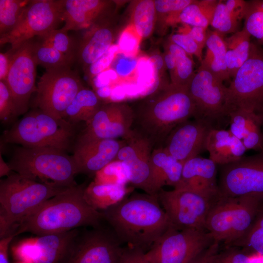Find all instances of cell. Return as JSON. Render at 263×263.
<instances>
[{
    "label": "cell",
    "mask_w": 263,
    "mask_h": 263,
    "mask_svg": "<svg viewBox=\"0 0 263 263\" xmlns=\"http://www.w3.org/2000/svg\"><path fill=\"white\" fill-rule=\"evenodd\" d=\"M101 212L122 244L145 253L172 225L157 194L132 192Z\"/></svg>",
    "instance_id": "1"
},
{
    "label": "cell",
    "mask_w": 263,
    "mask_h": 263,
    "mask_svg": "<svg viewBox=\"0 0 263 263\" xmlns=\"http://www.w3.org/2000/svg\"><path fill=\"white\" fill-rule=\"evenodd\" d=\"M132 107V130L148 139L153 148L163 146L176 126L195 115L188 87L171 83L158 88Z\"/></svg>",
    "instance_id": "2"
},
{
    "label": "cell",
    "mask_w": 263,
    "mask_h": 263,
    "mask_svg": "<svg viewBox=\"0 0 263 263\" xmlns=\"http://www.w3.org/2000/svg\"><path fill=\"white\" fill-rule=\"evenodd\" d=\"M86 186L82 184L68 188L47 200L20 221L17 226L15 236L26 232L42 236L81 226H102L104 215L85 200Z\"/></svg>",
    "instance_id": "3"
},
{
    "label": "cell",
    "mask_w": 263,
    "mask_h": 263,
    "mask_svg": "<svg viewBox=\"0 0 263 263\" xmlns=\"http://www.w3.org/2000/svg\"><path fill=\"white\" fill-rule=\"evenodd\" d=\"M67 188L36 181L15 172L1 179L0 239L14 234L21 221Z\"/></svg>",
    "instance_id": "4"
},
{
    "label": "cell",
    "mask_w": 263,
    "mask_h": 263,
    "mask_svg": "<svg viewBox=\"0 0 263 263\" xmlns=\"http://www.w3.org/2000/svg\"><path fill=\"white\" fill-rule=\"evenodd\" d=\"M7 163L14 172L36 181L62 188L77 185L75 160L60 150L18 147Z\"/></svg>",
    "instance_id": "5"
},
{
    "label": "cell",
    "mask_w": 263,
    "mask_h": 263,
    "mask_svg": "<svg viewBox=\"0 0 263 263\" xmlns=\"http://www.w3.org/2000/svg\"><path fill=\"white\" fill-rule=\"evenodd\" d=\"M75 125L39 109L26 113L4 132L0 141L28 148H51L66 151L72 146Z\"/></svg>",
    "instance_id": "6"
},
{
    "label": "cell",
    "mask_w": 263,
    "mask_h": 263,
    "mask_svg": "<svg viewBox=\"0 0 263 263\" xmlns=\"http://www.w3.org/2000/svg\"><path fill=\"white\" fill-rule=\"evenodd\" d=\"M263 199L219 195L207 214L205 229L214 241L227 245L242 237L251 227Z\"/></svg>",
    "instance_id": "7"
},
{
    "label": "cell",
    "mask_w": 263,
    "mask_h": 263,
    "mask_svg": "<svg viewBox=\"0 0 263 263\" xmlns=\"http://www.w3.org/2000/svg\"><path fill=\"white\" fill-rule=\"evenodd\" d=\"M214 242L206 230L171 225L145 256L150 263H188Z\"/></svg>",
    "instance_id": "8"
},
{
    "label": "cell",
    "mask_w": 263,
    "mask_h": 263,
    "mask_svg": "<svg viewBox=\"0 0 263 263\" xmlns=\"http://www.w3.org/2000/svg\"><path fill=\"white\" fill-rule=\"evenodd\" d=\"M84 87L70 67L46 70L38 82L36 105L44 113L63 119L66 109Z\"/></svg>",
    "instance_id": "9"
},
{
    "label": "cell",
    "mask_w": 263,
    "mask_h": 263,
    "mask_svg": "<svg viewBox=\"0 0 263 263\" xmlns=\"http://www.w3.org/2000/svg\"><path fill=\"white\" fill-rule=\"evenodd\" d=\"M220 79L202 65L188 83V89L195 105L194 119L212 128L228 118L225 87Z\"/></svg>",
    "instance_id": "10"
},
{
    "label": "cell",
    "mask_w": 263,
    "mask_h": 263,
    "mask_svg": "<svg viewBox=\"0 0 263 263\" xmlns=\"http://www.w3.org/2000/svg\"><path fill=\"white\" fill-rule=\"evenodd\" d=\"M263 98V48L251 42L249 55L227 87L229 112L237 108L255 110Z\"/></svg>",
    "instance_id": "11"
},
{
    "label": "cell",
    "mask_w": 263,
    "mask_h": 263,
    "mask_svg": "<svg viewBox=\"0 0 263 263\" xmlns=\"http://www.w3.org/2000/svg\"><path fill=\"white\" fill-rule=\"evenodd\" d=\"M158 197L171 225L180 229L206 230L207 214L213 199L187 189H161Z\"/></svg>",
    "instance_id": "12"
},
{
    "label": "cell",
    "mask_w": 263,
    "mask_h": 263,
    "mask_svg": "<svg viewBox=\"0 0 263 263\" xmlns=\"http://www.w3.org/2000/svg\"><path fill=\"white\" fill-rule=\"evenodd\" d=\"M62 20L59 0H31L16 26L0 37V44L17 48L24 42L56 29Z\"/></svg>",
    "instance_id": "13"
},
{
    "label": "cell",
    "mask_w": 263,
    "mask_h": 263,
    "mask_svg": "<svg viewBox=\"0 0 263 263\" xmlns=\"http://www.w3.org/2000/svg\"><path fill=\"white\" fill-rule=\"evenodd\" d=\"M218 188L223 197L263 199V150L222 165Z\"/></svg>",
    "instance_id": "14"
},
{
    "label": "cell",
    "mask_w": 263,
    "mask_h": 263,
    "mask_svg": "<svg viewBox=\"0 0 263 263\" xmlns=\"http://www.w3.org/2000/svg\"><path fill=\"white\" fill-rule=\"evenodd\" d=\"M132 106L119 102L103 103L78 135L77 142L95 140H127L132 136Z\"/></svg>",
    "instance_id": "15"
},
{
    "label": "cell",
    "mask_w": 263,
    "mask_h": 263,
    "mask_svg": "<svg viewBox=\"0 0 263 263\" xmlns=\"http://www.w3.org/2000/svg\"><path fill=\"white\" fill-rule=\"evenodd\" d=\"M121 244L112 229L103 226L80 230L68 263H118Z\"/></svg>",
    "instance_id": "16"
},
{
    "label": "cell",
    "mask_w": 263,
    "mask_h": 263,
    "mask_svg": "<svg viewBox=\"0 0 263 263\" xmlns=\"http://www.w3.org/2000/svg\"><path fill=\"white\" fill-rule=\"evenodd\" d=\"M34 40L27 41L15 49L5 80L19 115L28 109L30 97L36 92V66L33 54Z\"/></svg>",
    "instance_id": "17"
},
{
    "label": "cell",
    "mask_w": 263,
    "mask_h": 263,
    "mask_svg": "<svg viewBox=\"0 0 263 263\" xmlns=\"http://www.w3.org/2000/svg\"><path fill=\"white\" fill-rule=\"evenodd\" d=\"M126 141L115 159L124 162L128 167L130 183L132 187L141 189L148 194H156L152 189L150 164L153 149L152 144L134 131Z\"/></svg>",
    "instance_id": "18"
},
{
    "label": "cell",
    "mask_w": 263,
    "mask_h": 263,
    "mask_svg": "<svg viewBox=\"0 0 263 263\" xmlns=\"http://www.w3.org/2000/svg\"><path fill=\"white\" fill-rule=\"evenodd\" d=\"M212 128L201 120L188 119L171 131L163 147L170 154L184 164L206 150L207 136Z\"/></svg>",
    "instance_id": "19"
},
{
    "label": "cell",
    "mask_w": 263,
    "mask_h": 263,
    "mask_svg": "<svg viewBox=\"0 0 263 263\" xmlns=\"http://www.w3.org/2000/svg\"><path fill=\"white\" fill-rule=\"evenodd\" d=\"M62 28L68 32L87 29L97 22L114 16L117 2L108 0H59Z\"/></svg>",
    "instance_id": "20"
},
{
    "label": "cell",
    "mask_w": 263,
    "mask_h": 263,
    "mask_svg": "<svg viewBox=\"0 0 263 263\" xmlns=\"http://www.w3.org/2000/svg\"><path fill=\"white\" fill-rule=\"evenodd\" d=\"M125 140L103 139L76 142L72 156L78 174L94 176L95 173L115 159Z\"/></svg>",
    "instance_id": "21"
},
{
    "label": "cell",
    "mask_w": 263,
    "mask_h": 263,
    "mask_svg": "<svg viewBox=\"0 0 263 263\" xmlns=\"http://www.w3.org/2000/svg\"><path fill=\"white\" fill-rule=\"evenodd\" d=\"M114 18H106L86 29L77 43L75 60L84 72L113 44L116 33Z\"/></svg>",
    "instance_id": "22"
},
{
    "label": "cell",
    "mask_w": 263,
    "mask_h": 263,
    "mask_svg": "<svg viewBox=\"0 0 263 263\" xmlns=\"http://www.w3.org/2000/svg\"><path fill=\"white\" fill-rule=\"evenodd\" d=\"M216 164L209 158L199 156L186 161L182 176L175 189L191 190L215 199L219 196L216 183Z\"/></svg>",
    "instance_id": "23"
},
{
    "label": "cell",
    "mask_w": 263,
    "mask_h": 263,
    "mask_svg": "<svg viewBox=\"0 0 263 263\" xmlns=\"http://www.w3.org/2000/svg\"><path fill=\"white\" fill-rule=\"evenodd\" d=\"M229 130L247 150H263V133L259 116L254 110L237 108L228 113Z\"/></svg>",
    "instance_id": "24"
},
{
    "label": "cell",
    "mask_w": 263,
    "mask_h": 263,
    "mask_svg": "<svg viewBox=\"0 0 263 263\" xmlns=\"http://www.w3.org/2000/svg\"><path fill=\"white\" fill-rule=\"evenodd\" d=\"M80 230L37 236L39 253L34 263H68Z\"/></svg>",
    "instance_id": "25"
},
{
    "label": "cell",
    "mask_w": 263,
    "mask_h": 263,
    "mask_svg": "<svg viewBox=\"0 0 263 263\" xmlns=\"http://www.w3.org/2000/svg\"><path fill=\"white\" fill-rule=\"evenodd\" d=\"M206 150L209 153V159L221 166L239 160L247 150L242 142L229 130L218 128L210 130Z\"/></svg>",
    "instance_id": "26"
},
{
    "label": "cell",
    "mask_w": 263,
    "mask_h": 263,
    "mask_svg": "<svg viewBox=\"0 0 263 263\" xmlns=\"http://www.w3.org/2000/svg\"><path fill=\"white\" fill-rule=\"evenodd\" d=\"M152 187L157 194L166 185L174 188L180 182L184 163L170 154L162 147L153 149L150 160Z\"/></svg>",
    "instance_id": "27"
},
{
    "label": "cell",
    "mask_w": 263,
    "mask_h": 263,
    "mask_svg": "<svg viewBox=\"0 0 263 263\" xmlns=\"http://www.w3.org/2000/svg\"><path fill=\"white\" fill-rule=\"evenodd\" d=\"M133 189L132 186L97 184L92 181L85 187L84 197L90 206L102 211L120 202Z\"/></svg>",
    "instance_id": "28"
},
{
    "label": "cell",
    "mask_w": 263,
    "mask_h": 263,
    "mask_svg": "<svg viewBox=\"0 0 263 263\" xmlns=\"http://www.w3.org/2000/svg\"><path fill=\"white\" fill-rule=\"evenodd\" d=\"M219 0H193L178 14L169 19L166 30L178 24L202 27L207 29Z\"/></svg>",
    "instance_id": "29"
},
{
    "label": "cell",
    "mask_w": 263,
    "mask_h": 263,
    "mask_svg": "<svg viewBox=\"0 0 263 263\" xmlns=\"http://www.w3.org/2000/svg\"><path fill=\"white\" fill-rule=\"evenodd\" d=\"M206 46V53L200 64L209 70L222 81L229 80L225 37L207 28Z\"/></svg>",
    "instance_id": "30"
},
{
    "label": "cell",
    "mask_w": 263,
    "mask_h": 263,
    "mask_svg": "<svg viewBox=\"0 0 263 263\" xmlns=\"http://www.w3.org/2000/svg\"><path fill=\"white\" fill-rule=\"evenodd\" d=\"M103 103L96 93L84 87L76 94L66 109L63 119L75 125L89 122Z\"/></svg>",
    "instance_id": "31"
},
{
    "label": "cell",
    "mask_w": 263,
    "mask_h": 263,
    "mask_svg": "<svg viewBox=\"0 0 263 263\" xmlns=\"http://www.w3.org/2000/svg\"><path fill=\"white\" fill-rule=\"evenodd\" d=\"M251 36L244 28L225 38L226 63L230 78H233L247 59L250 50Z\"/></svg>",
    "instance_id": "32"
},
{
    "label": "cell",
    "mask_w": 263,
    "mask_h": 263,
    "mask_svg": "<svg viewBox=\"0 0 263 263\" xmlns=\"http://www.w3.org/2000/svg\"><path fill=\"white\" fill-rule=\"evenodd\" d=\"M130 22L143 39L150 37L155 30L156 13L153 0L132 1Z\"/></svg>",
    "instance_id": "33"
},
{
    "label": "cell",
    "mask_w": 263,
    "mask_h": 263,
    "mask_svg": "<svg viewBox=\"0 0 263 263\" xmlns=\"http://www.w3.org/2000/svg\"><path fill=\"white\" fill-rule=\"evenodd\" d=\"M228 246L242 247L247 254L263 256V201L247 232Z\"/></svg>",
    "instance_id": "34"
},
{
    "label": "cell",
    "mask_w": 263,
    "mask_h": 263,
    "mask_svg": "<svg viewBox=\"0 0 263 263\" xmlns=\"http://www.w3.org/2000/svg\"><path fill=\"white\" fill-rule=\"evenodd\" d=\"M163 46L173 55L176 60L175 77L173 83L171 84L188 87L195 74L193 58L168 38Z\"/></svg>",
    "instance_id": "35"
},
{
    "label": "cell",
    "mask_w": 263,
    "mask_h": 263,
    "mask_svg": "<svg viewBox=\"0 0 263 263\" xmlns=\"http://www.w3.org/2000/svg\"><path fill=\"white\" fill-rule=\"evenodd\" d=\"M33 54L37 65L43 66L46 70L71 67L74 62L55 48L40 40L34 41Z\"/></svg>",
    "instance_id": "36"
},
{
    "label": "cell",
    "mask_w": 263,
    "mask_h": 263,
    "mask_svg": "<svg viewBox=\"0 0 263 263\" xmlns=\"http://www.w3.org/2000/svg\"><path fill=\"white\" fill-rule=\"evenodd\" d=\"M31 0H0V37L17 24Z\"/></svg>",
    "instance_id": "37"
},
{
    "label": "cell",
    "mask_w": 263,
    "mask_h": 263,
    "mask_svg": "<svg viewBox=\"0 0 263 263\" xmlns=\"http://www.w3.org/2000/svg\"><path fill=\"white\" fill-rule=\"evenodd\" d=\"M141 55L128 56L118 53L109 69L116 75V84L137 83Z\"/></svg>",
    "instance_id": "38"
},
{
    "label": "cell",
    "mask_w": 263,
    "mask_h": 263,
    "mask_svg": "<svg viewBox=\"0 0 263 263\" xmlns=\"http://www.w3.org/2000/svg\"><path fill=\"white\" fill-rule=\"evenodd\" d=\"M246 1L243 28L263 48V0Z\"/></svg>",
    "instance_id": "39"
},
{
    "label": "cell",
    "mask_w": 263,
    "mask_h": 263,
    "mask_svg": "<svg viewBox=\"0 0 263 263\" xmlns=\"http://www.w3.org/2000/svg\"><path fill=\"white\" fill-rule=\"evenodd\" d=\"M94 182L97 184L127 186L130 183V171L126 164L114 159L97 172Z\"/></svg>",
    "instance_id": "40"
},
{
    "label": "cell",
    "mask_w": 263,
    "mask_h": 263,
    "mask_svg": "<svg viewBox=\"0 0 263 263\" xmlns=\"http://www.w3.org/2000/svg\"><path fill=\"white\" fill-rule=\"evenodd\" d=\"M43 43L55 48L67 57L75 61L77 44L63 29L52 30L42 37H38Z\"/></svg>",
    "instance_id": "41"
},
{
    "label": "cell",
    "mask_w": 263,
    "mask_h": 263,
    "mask_svg": "<svg viewBox=\"0 0 263 263\" xmlns=\"http://www.w3.org/2000/svg\"><path fill=\"white\" fill-rule=\"evenodd\" d=\"M240 22L227 9L225 1L219 0L209 25L213 30L225 37L239 31Z\"/></svg>",
    "instance_id": "42"
},
{
    "label": "cell",
    "mask_w": 263,
    "mask_h": 263,
    "mask_svg": "<svg viewBox=\"0 0 263 263\" xmlns=\"http://www.w3.org/2000/svg\"><path fill=\"white\" fill-rule=\"evenodd\" d=\"M193 0H155L156 13L155 29L160 35L166 32L167 21L178 14L183 8L191 3Z\"/></svg>",
    "instance_id": "43"
},
{
    "label": "cell",
    "mask_w": 263,
    "mask_h": 263,
    "mask_svg": "<svg viewBox=\"0 0 263 263\" xmlns=\"http://www.w3.org/2000/svg\"><path fill=\"white\" fill-rule=\"evenodd\" d=\"M142 40L135 28L129 23L119 34L117 43L118 53L128 56L139 55V47Z\"/></svg>",
    "instance_id": "44"
},
{
    "label": "cell",
    "mask_w": 263,
    "mask_h": 263,
    "mask_svg": "<svg viewBox=\"0 0 263 263\" xmlns=\"http://www.w3.org/2000/svg\"><path fill=\"white\" fill-rule=\"evenodd\" d=\"M19 116L11 94L5 82L0 81V119L2 123L13 122Z\"/></svg>",
    "instance_id": "45"
},
{
    "label": "cell",
    "mask_w": 263,
    "mask_h": 263,
    "mask_svg": "<svg viewBox=\"0 0 263 263\" xmlns=\"http://www.w3.org/2000/svg\"><path fill=\"white\" fill-rule=\"evenodd\" d=\"M12 251L18 262L34 263L39 253L36 237L21 240L12 247Z\"/></svg>",
    "instance_id": "46"
},
{
    "label": "cell",
    "mask_w": 263,
    "mask_h": 263,
    "mask_svg": "<svg viewBox=\"0 0 263 263\" xmlns=\"http://www.w3.org/2000/svg\"><path fill=\"white\" fill-rule=\"evenodd\" d=\"M118 52L117 44L112 45L106 53L84 72L88 79L93 82L97 75L108 69Z\"/></svg>",
    "instance_id": "47"
},
{
    "label": "cell",
    "mask_w": 263,
    "mask_h": 263,
    "mask_svg": "<svg viewBox=\"0 0 263 263\" xmlns=\"http://www.w3.org/2000/svg\"><path fill=\"white\" fill-rule=\"evenodd\" d=\"M168 39L181 48L191 57L194 56L200 63L202 61L203 49L188 36L175 32L171 34Z\"/></svg>",
    "instance_id": "48"
},
{
    "label": "cell",
    "mask_w": 263,
    "mask_h": 263,
    "mask_svg": "<svg viewBox=\"0 0 263 263\" xmlns=\"http://www.w3.org/2000/svg\"><path fill=\"white\" fill-rule=\"evenodd\" d=\"M214 263H254L249 255L236 247L228 246L216 253Z\"/></svg>",
    "instance_id": "49"
},
{
    "label": "cell",
    "mask_w": 263,
    "mask_h": 263,
    "mask_svg": "<svg viewBox=\"0 0 263 263\" xmlns=\"http://www.w3.org/2000/svg\"><path fill=\"white\" fill-rule=\"evenodd\" d=\"M147 56L153 66L155 73L161 85L163 87L169 85L170 82H169L168 80L166 73L167 69L163 53H161L157 49H154L149 53Z\"/></svg>",
    "instance_id": "50"
},
{
    "label": "cell",
    "mask_w": 263,
    "mask_h": 263,
    "mask_svg": "<svg viewBox=\"0 0 263 263\" xmlns=\"http://www.w3.org/2000/svg\"><path fill=\"white\" fill-rule=\"evenodd\" d=\"M207 29L202 27L182 24L176 32L188 36L204 49L206 46Z\"/></svg>",
    "instance_id": "51"
},
{
    "label": "cell",
    "mask_w": 263,
    "mask_h": 263,
    "mask_svg": "<svg viewBox=\"0 0 263 263\" xmlns=\"http://www.w3.org/2000/svg\"><path fill=\"white\" fill-rule=\"evenodd\" d=\"M118 263H150L143 251L130 247L123 248Z\"/></svg>",
    "instance_id": "52"
},
{
    "label": "cell",
    "mask_w": 263,
    "mask_h": 263,
    "mask_svg": "<svg viewBox=\"0 0 263 263\" xmlns=\"http://www.w3.org/2000/svg\"><path fill=\"white\" fill-rule=\"evenodd\" d=\"M219 243L214 241L188 263H214L215 256L219 250Z\"/></svg>",
    "instance_id": "53"
},
{
    "label": "cell",
    "mask_w": 263,
    "mask_h": 263,
    "mask_svg": "<svg viewBox=\"0 0 263 263\" xmlns=\"http://www.w3.org/2000/svg\"><path fill=\"white\" fill-rule=\"evenodd\" d=\"M15 51L10 48L7 52L0 53V81H5Z\"/></svg>",
    "instance_id": "54"
},
{
    "label": "cell",
    "mask_w": 263,
    "mask_h": 263,
    "mask_svg": "<svg viewBox=\"0 0 263 263\" xmlns=\"http://www.w3.org/2000/svg\"><path fill=\"white\" fill-rule=\"evenodd\" d=\"M229 11L239 20L244 19L247 1L243 0H227L224 1Z\"/></svg>",
    "instance_id": "55"
},
{
    "label": "cell",
    "mask_w": 263,
    "mask_h": 263,
    "mask_svg": "<svg viewBox=\"0 0 263 263\" xmlns=\"http://www.w3.org/2000/svg\"><path fill=\"white\" fill-rule=\"evenodd\" d=\"M163 56L167 69L169 72L170 83H172L174 81L176 74L175 58L173 55L165 48Z\"/></svg>",
    "instance_id": "56"
},
{
    "label": "cell",
    "mask_w": 263,
    "mask_h": 263,
    "mask_svg": "<svg viewBox=\"0 0 263 263\" xmlns=\"http://www.w3.org/2000/svg\"><path fill=\"white\" fill-rule=\"evenodd\" d=\"M15 235H10L0 239V263H9L8 250L10 242L15 237Z\"/></svg>",
    "instance_id": "57"
},
{
    "label": "cell",
    "mask_w": 263,
    "mask_h": 263,
    "mask_svg": "<svg viewBox=\"0 0 263 263\" xmlns=\"http://www.w3.org/2000/svg\"><path fill=\"white\" fill-rule=\"evenodd\" d=\"M8 163L5 162L2 157V154L0 153V177L8 176L13 172Z\"/></svg>",
    "instance_id": "58"
},
{
    "label": "cell",
    "mask_w": 263,
    "mask_h": 263,
    "mask_svg": "<svg viewBox=\"0 0 263 263\" xmlns=\"http://www.w3.org/2000/svg\"><path fill=\"white\" fill-rule=\"evenodd\" d=\"M255 111L259 117L263 133V98L257 106Z\"/></svg>",
    "instance_id": "59"
},
{
    "label": "cell",
    "mask_w": 263,
    "mask_h": 263,
    "mask_svg": "<svg viewBox=\"0 0 263 263\" xmlns=\"http://www.w3.org/2000/svg\"><path fill=\"white\" fill-rule=\"evenodd\" d=\"M17 263H27V262H18Z\"/></svg>",
    "instance_id": "60"
}]
</instances>
